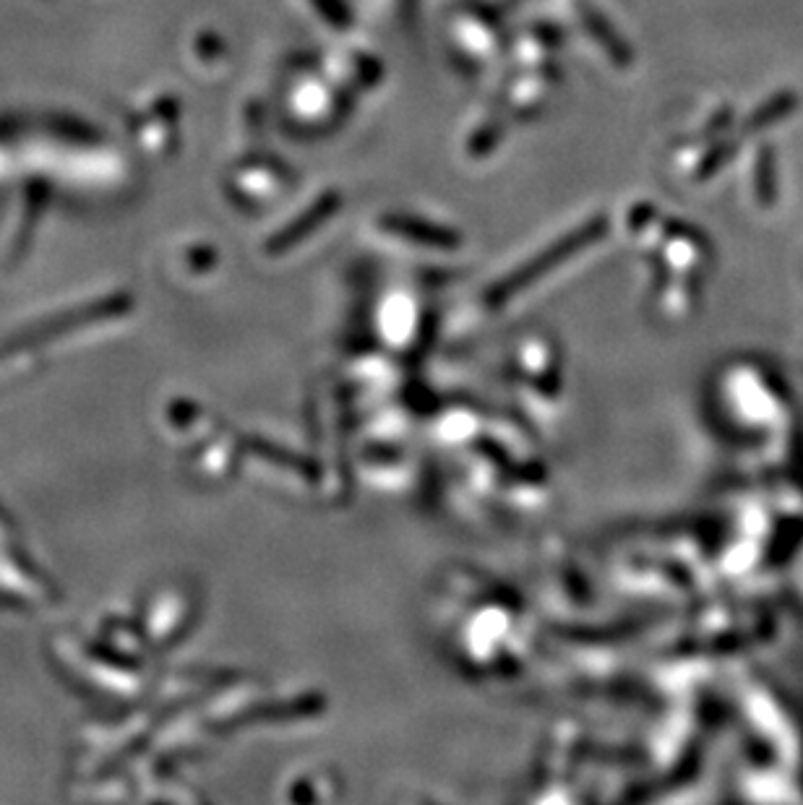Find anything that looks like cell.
Masks as SVG:
<instances>
[{
  "instance_id": "cell-1",
  "label": "cell",
  "mask_w": 803,
  "mask_h": 805,
  "mask_svg": "<svg viewBox=\"0 0 803 805\" xmlns=\"http://www.w3.org/2000/svg\"><path fill=\"white\" fill-rule=\"evenodd\" d=\"M311 3L332 27H347L350 24V11H347L342 0H311Z\"/></svg>"
},
{
  "instance_id": "cell-2",
  "label": "cell",
  "mask_w": 803,
  "mask_h": 805,
  "mask_svg": "<svg viewBox=\"0 0 803 805\" xmlns=\"http://www.w3.org/2000/svg\"><path fill=\"white\" fill-rule=\"evenodd\" d=\"M386 227H392V230H397L399 235H410V232H415V235H428V238H433V240H449V235H446L444 230H433V227H423V225H412L410 219H397V222H389V225Z\"/></svg>"
}]
</instances>
